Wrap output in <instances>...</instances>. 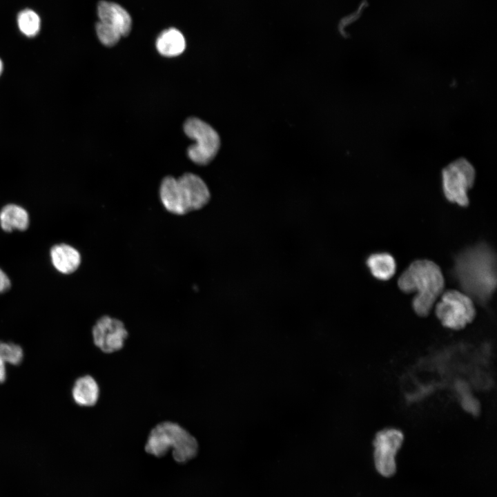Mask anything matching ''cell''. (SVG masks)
I'll list each match as a JSON object with an SVG mask.
<instances>
[{"label": "cell", "mask_w": 497, "mask_h": 497, "mask_svg": "<svg viewBox=\"0 0 497 497\" xmlns=\"http://www.w3.org/2000/svg\"><path fill=\"white\" fill-rule=\"evenodd\" d=\"M454 275L464 293L485 303L496 287L495 253L484 243L464 250L455 259Z\"/></svg>", "instance_id": "cell-1"}, {"label": "cell", "mask_w": 497, "mask_h": 497, "mask_svg": "<svg viewBox=\"0 0 497 497\" xmlns=\"http://www.w3.org/2000/svg\"><path fill=\"white\" fill-rule=\"evenodd\" d=\"M398 284L405 293H416L412 301L413 309L417 315L425 317L442 293L445 280L436 263L418 260L413 262L401 274Z\"/></svg>", "instance_id": "cell-2"}, {"label": "cell", "mask_w": 497, "mask_h": 497, "mask_svg": "<svg viewBox=\"0 0 497 497\" xmlns=\"http://www.w3.org/2000/svg\"><path fill=\"white\" fill-rule=\"evenodd\" d=\"M164 208L175 215H184L203 208L209 202L211 194L204 181L198 175L187 173L175 179L168 176L159 188Z\"/></svg>", "instance_id": "cell-3"}, {"label": "cell", "mask_w": 497, "mask_h": 497, "mask_svg": "<svg viewBox=\"0 0 497 497\" xmlns=\"http://www.w3.org/2000/svg\"><path fill=\"white\" fill-rule=\"evenodd\" d=\"M170 448H173L175 459L184 462L196 455L198 444L197 440L179 424L164 421L151 429L146 450L151 454L161 456Z\"/></svg>", "instance_id": "cell-4"}, {"label": "cell", "mask_w": 497, "mask_h": 497, "mask_svg": "<svg viewBox=\"0 0 497 497\" xmlns=\"http://www.w3.org/2000/svg\"><path fill=\"white\" fill-rule=\"evenodd\" d=\"M436 315L443 327L458 331L474 320L476 309L473 300L467 294L449 290L442 293L436 306Z\"/></svg>", "instance_id": "cell-5"}, {"label": "cell", "mask_w": 497, "mask_h": 497, "mask_svg": "<svg viewBox=\"0 0 497 497\" xmlns=\"http://www.w3.org/2000/svg\"><path fill=\"white\" fill-rule=\"evenodd\" d=\"M184 130L189 138L195 141V144L187 150L190 159L199 165L210 163L215 157L221 145L217 131L197 117L188 118L184 124Z\"/></svg>", "instance_id": "cell-6"}, {"label": "cell", "mask_w": 497, "mask_h": 497, "mask_svg": "<svg viewBox=\"0 0 497 497\" xmlns=\"http://www.w3.org/2000/svg\"><path fill=\"white\" fill-rule=\"evenodd\" d=\"M475 169L465 159H456L442 171V185L447 199L461 206L469 204L468 191L475 181Z\"/></svg>", "instance_id": "cell-7"}, {"label": "cell", "mask_w": 497, "mask_h": 497, "mask_svg": "<svg viewBox=\"0 0 497 497\" xmlns=\"http://www.w3.org/2000/svg\"><path fill=\"white\" fill-rule=\"evenodd\" d=\"M403 440V433L396 428H385L376 434L373 441V459L376 469L382 476L390 477L395 474V458Z\"/></svg>", "instance_id": "cell-8"}, {"label": "cell", "mask_w": 497, "mask_h": 497, "mask_svg": "<svg viewBox=\"0 0 497 497\" xmlns=\"http://www.w3.org/2000/svg\"><path fill=\"white\" fill-rule=\"evenodd\" d=\"M95 345L105 353H113L121 350L128 337L124 323L108 315L101 317L92 329Z\"/></svg>", "instance_id": "cell-9"}, {"label": "cell", "mask_w": 497, "mask_h": 497, "mask_svg": "<svg viewBox=\"0 0 497 497\" xmlns=\"http://www.w3.org/2000/svg\"><path fill=\"white\" fill-rule=\"evenodd\" d=\"M100 21L106 23L117 29L121 36L128 35L132 28V19L128 12L115 2L101 1L97 8Z\"/></svg>", "instance_id": "cell-10"}, {"label": "cell", "mask_w": 497, "mask_h": 497, "mask_svg": "<svg viewBox=\"0 0 497 497\" xmlns=\"http://www.w3.org/2000/svg\"><path fill=\"white\" fill-rule=\"evenodd\" d=\"M50 255L55 269L63 274L72 273L81 264L79 252L67 244L54 245L50 248Z\"/></svg>", "instance_id": "cell-11"}, {"label": "cell", "mask_w": 497, "mask_h": 497, "mask_svg": "<svg viewBox=\"0 0 497 497\" xmlns=\"http://www.w3.org/2000/svg\"><path fill=\"white\" fill-rule=\"evenodd\" d=\"M99 387L95 379L86 375L78 378L72 389V397L74 402L81 407H92L99 398Z\"/></svg>", "instance_id": "cell-12"}, {"label": "cell", "mask_w": 497, "mask_h": 497, "mask_svg": "<svg viewBox=\"0 0 497 497\" xmlns=\"http://www.w3.org/2000/svg\"><path fill=\"white\" fill-rule=\"evenodd\" d=\"M29 224L30 217L28 211L19 205L8 204L0 211V226L6 232H12L14 230L26 231Z\"/></svg>", "instance_id": "cell-13"}, {"label": "cell", "mask_w": 497, "mask_h": 497, "mask_svg": "<svg viewBox=\"0 0 497 497\" xmlns=\"http://www.w3.org/2000/svg\"><path fill=\"white\" fill-rule=\"evenodd\" d=\"M157 51L168 57L181 55L186 48V40L183 34L177 28H169L162 31L155 42Z\"/></svg>", "instance_id": "cell-14"}, {"label": "cell", "mask_w": 497, "mask_h": 497, "mask_svg": "<svg viewBox=\"0 0 497 497\" xmlns=\"http://www.w3.org/2000/svg\"><path fill=\"white\" fill-rule=\"evenodd\" d=\"M367 265L373 277L380 280H388L394 275L396 264L391 255L387 253L371 254L367 260Z\"/></svg>", "instance_id": "cell-15"}, {"label": "cell", "mask_w": 497, "mask_h": 497, "mask_svg": "<svg viewBox=\"0 0 497 497\" xmlns=\"http://www.w3.org/2000/svg\"><path fill=\"white\" fill-rule=\"evenodd\" d=\"M17 21L20 32L27 37H34L40 31V17L32 9L21 10L17 15Z\"/></svg>", "instance_id": "cell-16"}, {"label": "cell", "mask_w": 497, "mask_h": 497, "mask_svg": "<svg viewBox=\"0 0 497 497\" xmlns=\"http://www.w3.org/2000/svg\"><path fill=\"white\" fill-rule=\"evenodd\" d=\"M0 358L6 364L18 365L23 358V349L15 343L0 341Z\"/></svg>", "instance_id": "cell-17"}, {"label": "cell", "mask_w": 497, "mask_h": 497, "mask_svg": "<svg viewBox=\"0 0 497 497\" xmlns=\"http://www.w3.org/2000/svg\"><path fill=\"white\" fill-rule=\"evenodd\" d=\"M95 30L99 40L106 46H115L122 37L114 27L100 21L96 23Z\"/></svg>", "instance_id": "cell-18"}, {"label": "cell", "mask_w": 497, "mask_h": 497, "mask_svg": "<svg viewBox=\"0 0 497 497\" xmlns=\"http://www.w3.org/2000/svg\"><path fill=\"white\" fill-rule=\"evenodd\" d=\"M11 287V281L8 275L0 268V294L8 291Z\"/></svg>", "instance_id": "cell-19"}, {"label": "cell", "mask_w": 497, "mask_h": 497, "mask_svg": "<svg viewBox=\"0 0 497 497\" xmlns=\"http://www.w3.org/2000/svg\"><path fill=\"white\" fill-rule=\"evenodd\" d=\"M6 364L0 358V383H2L6 380Z\"/></svg>", "instance_id": "cell-20"}, {"label": "cell", "mask_w": 497, "mask_h": 497, "mask_svg": "<svg viewBox=\"0 0 497 497\" xmlns=\"http://www.w3.org/2000/svg\"><path fill=\"white\" fill-rule=\"evenodd\" d=\"M3 64L1 59H0V76L3 72Z\"/></svg>", "instance_id": "cell-21"}]
</instances>
